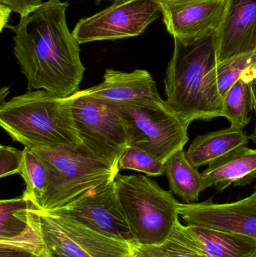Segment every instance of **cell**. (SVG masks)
Instances as JSON below:
<instances>
[{"mask_svg": "<svg viewBox=\"0 0 256 257\" xmlns=\"http://www.w3.org/2000/svg\"><path fill=\"white\" fill-rule=\"evenodd\" d=\"M68 2L48 0L16 26L14 54L28 90H43L67 98L80 91L85 67L80 44L66 21Z\"/></svg>", "mask_w": 256, "mask_h": 257, "instance_id": "1", "label": "cell"}, {"mask_svg": "<svg viewBox=\"0 0 256 257\" xmlns=\"http://www.w3.org/2000/svg\"><path fill=\"white\" fill-rule=\"evenodd\" d=\"M165 73L166 102L187 124L223 117V99L216 78L215 36L193 42L174 39Z\"/></svg>", "mask_w": 256, "mask_h": 257, "instance_id": "2", "label": "cell"}, {"mask_svg": "<svg viewBox=\"0 0 256 257\" xmlns=\"http://www.w3.org/2000/svg\"><path fill=\"white\" fill-rule=\"evenodd\" d=\"M75 94L59 97L43 90L0 103V125L15 142L31 150L81 145L72 103Z\"/></svg>", "mask_w": 256, "mask_h": 257, "instance_id": "3", "label": "cell"}, {"mask_svg": "<svg viewBox=\"0 0 256 257\" xmlns=\"http://www.w3.org/2000/svg\"><path fill=\"white\" fill-rule=\"evenodd\" d=\"M48 171L45 194L37 208L49 211L61 208L84 194L115 181L120 169L90 154L82 145L33 150Z\"/></svg>", "mask_w": 256, "mask_h": 257, "instance_id": "4", "label": "cell"}, {"mask_svg": "<svg viewBox=\"0 0 256 257\" xmlns=\"http://www.w3.org/2000/svg\"><path fill=\"white\" fill-rule=\"evenodd\" d=\"M116 191L138 246L157 245L179 223L180 203L171 191L143 175H117Z\"/></svg>", "mask_w": 256, "mask_h": 257, "instance_id": "5", "label": "cell"}, {"mask_svg": "<svg viewBox=\"0 0 256 257\" xmlns=\"http://www.w3.org/2000/svg\"><path fill=\"white\" fill-rule=\"evenodd\" d=\"M127 130L129 147L165 162L189 141L187 124L162 98L141 103L114 105Z\"/></svg>", "mask_w": 256, "mask_h": 257, "instance_id": "6", "label": "cell"}, {"mask_svg": "<svg viewBox=\"0 0 256 257\" xmlns=\"http://www.w3.org/2000/svg\"><path fill=\"white\" fill-rule=\"evenodd\" d=\"M45 247L54 257H135L138 245L36 206Z\"/></svg>", "mask_w": 256, "mask_h": 257, "instance_id": "7", "label": "cell"}, {"mask_svg": "<svg viewBox=\"0 0 256 257\" xmlns=\"http://www.w3.org/2000/svg\"><path fill=\"white\" fill-rule=\"evenodd\" d=\"M72 112L81 145L96 157L118 165L129 140L126 123L117 108L80 90L75 93Z\"/></svg>", "mask_w": 256, "mask_h": 257, "instance_id": "8", "label": "cell"}, {"mask_svg": "<svg viewBox=\"0 0 256 257\" xmlns=\"http://www.w3.org/2000/svg\"><path fill=\"white\" fill-rule=\"evenodd\" d=\"M161 15L156 0L114 2L105 10L80 20L72 34L80 45L136 37Z\"/></svg>", "mask_w": 256, "mask_h": 257, "instance_id": "9", "label": "cell"}, {"mask_svg": "<svg viewBox=\"0 0 256 257\" xmlns=\"http://www.w3.org/2000/svg\"><path fill=\"white\" fill-rule=\"evenodd\" d=\"M45 212L69 217L101 233L138 245L119 201L115 181Z\"/></svg>", "mask_w": 256, "mask_h": 257, "instance_id": "10", "label": "cell"}, {"mask_svg": "<svg viewBox=\"0 0 256 257\" xmlns=\"http://www.w3.org/2000/svg\"><path fill=\"white\" fill-rule=\"evenodd\" d=\"M180 217L189 226L232 232L256 240V199L252 196L230 203L212 199L201 203H180Z\"/></svg>", "mask_w": 256, "mask_h": 257, "instance_id": "11", "label": "cell"}, {"mask_svg": "<svg viewBox=\"0 0 256 257\" xmlns=\"http://www.w3.org/2000/svg\"><path fill=\"white\" fill-rule=\"evenodd\" d=\"M227 0H201L187 3H161L167 31L183 42L216 36Z\"/></svg>", "mask_w": 256, "mask_h": 257, "instance_id": "12", "label": "cell"}, {"mask_svg": "<svg viewBox=\"0 0 256 257\" xmlns=\"http://www.w3.org/2000/svg\"><path fill=\"white\" fill-rule=\"evenodd\" d=\"M217 64L256 50V0H227L216 36Z\"/></svg>", "mask_w": 256, "mask_h": 257, "instance_id": "13", "label": "cell"}, {"mask_svg": "<svg viewBox=\"0 0 256 257\" xmlns=\"http://www.w3.org/2000/svg\"><path fill=\"white\" fill-rule=\"evenodd\" d=\"M82 93L114 105L141 103L161 98L156 82L144 69L131 72L107 69L101 84Z\"/></svg>", "mask_w": 256, "mask_h": 257, "instance_id": "14", "label": "cell"}, {"mask_svg": "<svg viewBox=\"0 0 256 257\" xmlns=\"http://www.w3.org/2000/svg\"><path fill=\"white\" fill-rule=\"evenodd\" d=\"M205 189L223 191L229 186H246L256 178V149L242 147L213 162L202 172Z\"/></svg>", "mask_w": 256, "mask_h": 257, "instance_id": "15", "label": "cell"}, {"mask_svg": "<svg viewBox=\"0 0 256 257\" xmlns=\"http://www.w3.org/2000/svg\"><path fill=\"white\" fill-rule=\"evenodd\" d=\"M249 141V136L243 130L229 126L195 138L186 151V156L198 169L246 146Z\"/></svg>", "mask_w": 256, "mask_h": 257, "instance_id": "16", "label": "cell"}, {"mask_svg": "<svg viewBox=\"0 0 256 257\" xmlns=\"http://www.w3.org/2000/svg\"><path fill=\"white\" fill-rule=\"evenodd\" d=\"M204 257H255L256 240L232 232L186 226Z\"/></svg>", "mask_w": 256, "mask_h": 257, "instance_id": "17", "label": "cell"}, {"mask_svg": "<svg viewBox=\"0 0 256 257\" xmlns=\"http://www.w3.org/2000/svg\"><path fill=\"white\" fill-rule=\"evenodd\" d=\"M165 175L171 193L186 204L195 203L205 190L202 174L189 161L186 151H177L165 162Z\"/></svg>", "mask_w": 256, "mask_h": 257, "instance_id": "18", "label": "cell"}, {"mask_svg": "<svg viewBox=\"0 0 256 257\" xmlns=\"http://www.w3.org/2000/svg\"><path fill=\"white\" fill-rule=\"evenodd\" d=\"M137 257H204L186 226L179 222L170 236L157 245L138 246Z\"/></svg>", "mask_w": 256, "mask_h": 257, "instance_id": "19", "label": "cell"}, {"mask_svg": "<svg viewBox=\"0 0 256 257\" xmlns=\"http://www.w3.org/2000/svg\"><path fill=\"white\" fill-rule=\"evenodd\" d=\"M32 202L21 197L0 202V240L12 239L27 229L31 220Z\"/></svg>", "mask_w": 256, "mask_h": 257, "instance_id": "20", "label": "cell"}, {"mask_svg": "<svg viewBox=\"0 0 256 257\" xmlns=\"http://www.w3.org/2000/svg\"><path fill=\"white\" fill-rule=\"evenodd\" d=\"M252 110L250 82L240 78L224 98L223 117L231 127L243 130L250 122L249 114Z\"/></svg>", "mask_w": 256, "mask_h": 257, "instance_id": "21", "label": "cell"}, {"mask_svg": "<svg viewBox=\"0 0 256 257\" xmlns=\"http://www.w3.org/2000/svg\"><path fill=\"white\" fill-rule=\"evenodd\" d=\"M19 173L26 183V190L23 195L38 206L48 186V171L42 159L34 151L24 148Z\"/></svg>", "mask_w": 256, "mask_h": 257, "instance_id": "22", "label": "cell"}, {"mask_svg": "<svg viewBox=\"0 0 256 257\" xmlns=\"http://www.w3.org/2000/svg\"><path fill=\"white\" fill-rule=\"evenodd\" d=\"M255 77L256 50L216 66L218 88L223 99L237 80L243 78L251 82Z\"/></svg>", "mask_w": 256, "mask_h": 257, "instance_id": "23", "label": "cell"}, {"mask_svg": "<svg viewBox=\"0 0 256 257\" xmlns=\"http://www.w3.org/2000/svg\"><path fill=\"white\" fill-rule=\"evenodd\" d=\"M119 169H131L143 172L150 177H159L165 173V164L147 151L128 147L119 160Z\"/></svg>", "mask_w": 256, "mask_h": 257, "instance_id": "24", "label": "cell"}, {"mask_svg": "<svg viewBox=\"0 0 256 257\" xmlns=\"http://www.w3.org/2000/svg\"><path fill=\"white\" fill-rule=\"evenodd\" d=\"M23 151L12 147L0 146V178L20 173L23 162Z\"/></svg>", "mask_w": 256, "mask_h": 257, "instance_id": "25", "label": "cell"}, {"mask_svg": "<svg viewBox=\"0 0 256 257\" xmlns=\"http://www.w3.org/2000/svg\"><path fill=\"white\" fill-rule=\"evenodd\" d=\"M43 0H0V5L9 8L12 12L26 17L34 12L43 4Z\"/></svg>", "mask_w": 256, "mask_h": 257, "instance_id": "26", "label": "cell"}, {"mask_svg": "<svg viewBox=\"0 0 256 257\" xmlns=\"http://www.w3.org/2000/svg\"><path fill=\"white\" fill-rule=\"evenodd\" d=\"M251 93H252V108L253 111H255V125L253 132L252 134L249 136V140L252 141L253 143L256 144V77L250 82Z\"/></svg>", "mask_w": 256, "mask_h": 257, "instance_id": "27", "label": "cell"}, {"mask_svg": "<svg viewBox=\"0 0 256 257\" xmlns=\"http://www.w3.org/2000/svg\"><path fill=\"white\" fill-rule=\"evenodd\" d=\"M11 13H12V11L9 8L5 7V6L0 5V18H1V21H0L1 28H0V30H1V31H3L4 27L7 25Z\"/></svg>", "mask_w": 256, "mask_h": 257, "instance_id": "28", "label": "cell"}, {"mask_svg": "<svg viewBox=\"0 0 256 257\" xmlns=\"http://www.w3.org/2000/svg\"><path fill=\"white\" fill-rule=\"evenodd\" d=\"M159 3H187V2L201 1V0H156Z\"/></svg>", "mask_w": 256, "mask_h": 257, "instance_id": "29", "label": "cell"}, {"mask_svg": "<svg viewBox=\"0 0 256 257\" xmlns=\"http://www.w3.org/2000/svg\"><path fill=\"white\" fill-rule=\"evenodd\" d=\"M9 90L8 87H3L1 90V93H0V98H1V102L0 103H3L5 102L4 99L6 96L9 94Z\"/></svg>", "mask_w": 256, "mask_h": 257, "instance_id": "30", "label": "cell"}, {"mask_svg": "<svg viewBox=\"0 0 256 257\" xmlns=\"http://www.w3.org/2000/svg\"><path fill=\"white\" fill-rule=\"evenodd\" d=\"M98 3H100L102 0H96ZM109 1H114V2H125V1H129V0H109Z\"/></svg>", "mask_w": 256, "mask_h": 257, "instance_id": "31", "label": "cell"}, {"mask_svg": "<svg viewBox=\"0 0 256 257\" xmlns=\"http://www.w3.org/2000/svg\"><path fill=\"white\" fill-rule=\"evenodd\" d=\"M251 196H252V197L254 198V199H256V185H255V191H254V193H252V194L251 195Z\"/></svg>", "mask_w": 256, "mask_h": 257, "instance_id": "32", "label": "cell"}, {"mask_svg": "<svg viewBox=\"0 0 256 257\" xmlns=\"http://www.w3.org/2000/svg\"><path fill=\"white\" fill-rule=\"evenodd\" d=\"M29 257H44L42 256H37V255H32V256H29Z\"/></svg>", "mask_w": 256, "mask_h": 257, "instance_id": "33", "label": "cell"}, {"mask_svg": "<svg viewBox=\"0 0 256 257\" xmlns=\"http://www.w3.org/2000/svg\"><path fill=\"white\" fill-rule=\"evenodd\" d=\"M135 257H137L136 256H135Z\"/></svg>", "mask_w": 256, "mask_h": 257, "instance_id": "34", "label": "cell"}, {"mask_svg": "<svg viewBox=\"0 0 256 257\" xmlns=\"http://www.w3.org/2000/svg\"><path fill=\"white\" fill-rule=\"evenodd\" d=\"M255 257H256V256H255Z\"/></svg>", "mask_w": 256, "mask_h": 257, "instance_id": "35", "label": "cell"}]
</instances>
